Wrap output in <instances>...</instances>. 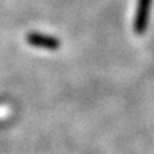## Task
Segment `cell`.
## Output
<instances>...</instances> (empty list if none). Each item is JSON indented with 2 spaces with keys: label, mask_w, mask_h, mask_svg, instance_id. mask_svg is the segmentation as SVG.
<instances>
[{
  "label": "cell",
  "mask_w": 154,
  "mask_h": 154,
  "mask_svg": "<svg viewBox=\"0 0 154 154\" xmlns=\"http://www.w3.org/2000/svg\"><path fill=\"white\" fill-rule=\"evenodd\" d=\"M27 42L32 46L41 48V49H49V50H57L60 46V41L57 37L44 35V33H37V32L28 33Z\"/></svg>",
  "instance_id": "cell-2"
},
{
  "label": "cell",
  "mask_w": 154,
  "mask_h": 154,
  "mask_svg": "<svg viewBox=\"0 0 154 154\" xmlns=\"http://www.w3.org/2000/svg\"><path fill=\"white\" fill-rule=\"evenodd\" d=\"M150 5H152V0H137V8L134 22V30L137 35H143L148 27Z\"/></svg>",
  "instance_id": "cell-1"
}]
</instances>
